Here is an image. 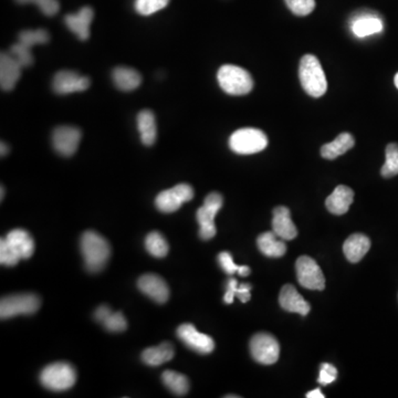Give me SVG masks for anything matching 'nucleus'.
I'll return each instance as SVG.
<instances>
[{
	"label": "nucleus",
	"mask_w": 398,
	"mask_h": 398,
	"mask_svg": "<svg viewBox=\"0 0 398 398\" xmlns=\"http://www.w3.org/2000/svg\"><path fill=\"white\" fill-rule=\"evenodd\" d=\"M81 251L85 267L90 272L103 270L111 256V247L107 239L94 232L82 235Z\"/></svg>",
	"instance_id": "f257e3e1"
},
{
	"label": "nucleus",
	"mask_w": 398,
	"mask_h": 398,
	"mask_svg": "<svg viewBox=\"0 0 398 398\" xmlns=\"http://www.w3.org/2000/svg\"><path fill=\"white\" fill-rule=\"evenodd\" d=\"M303 90L313 98H321L327 90V77L319 59L313 55H303L299 68Z\"/></svg>",
	"instance_id": "f03ea898"
},
{
	"label": "nucleus",
	"mask_w": 398,
	"mask_h": 398,
	"mask_svg": "<svg viewBox=\"0 0 398 398\" xmlns=\"http://www.w3.org/2000/svg\"><path fill=\"white\" fill-rule=\"evenodd\" d=\"M219 85L230 96H245L254 89V79L245 69L225 64L217 73Z\"/></svg>",
	"instance_id": "7ed1b4c3"
},
{
	"label": "nucleus",
	"mask_w": 398,
	"mask_h": 398,
	"mask_svg": "<svg viewBox=\"0 0 398 398\" xmlns=\"http://www.w3.org/2000/svg\"><path fill=\"white\" fill-rule=\"evenodd\" d=\"M40 382L44 388L53 392H63L71 388L77 382V372L68 363L58 362L44 368Z\"/></svg>",
	"instance_id": "20e7f679"
},
{
	"label": "nucleus",
	"mask_w": 398,
	"mask_h": 398,
	"mask_svg": "<svg viewBox=\"0 0 398 398\" xmlns=\"http://www.w3.org/2000/svg\"><path fill=\"white\" fill-rule=\"evenodd\" d=\"M230 146L232 152L240 155L259 153L267 148L268 137L258 128H240L230 137Z\"/></svg>",
	"instance_id": "39448f33"
},
{
	"label": "nucleus",
	"mask_w": 398,
	"mask_h": 398,
	"mask_svg": "<svg viewBox=\"0 0 398 398\" xmlns=\"http://www.w3.org/2000/svg\"><path fill=\"white\" fill-rule=\"evenodd\" d=\"M40 306V297L33 293L8 295L0 301V318L5 320L17 315H31L36 313Z\"/></svg>",
	"instance_id": "423d86ee"
},
{
	"label": "nucleus",
	"mask_w": 398,
	"mask_h": 398,
	"mask_svg": "<svg viewBox=\"0 0 398 398\" xmlns=\"http://www.w3.org/2000/svg\"><path fill=\"white\" fill-rule=\"evenodd\" d=\"M224 199L219 193H210L205 198L204 205L197 210V221H198L200 230L199 236L202 240H209L215 237L216 226L215 217L223 207Z\"/></svg>",
	"instance_id": "0eeeda50"
},
{
	"label": "nucleus",
	"mask_w": 398,
	"mask_h": 398,
	"mask_svg": "<svg viewBox=\"0 0 398 398\" xmlns=\"http://www.w3.org/2000/svg\"><path fill=\"white\" fill-rule=\"evenodd\" d=\"M250 352L254 361L263 365H272L278 361L280 345L275 336L258 333L250 341Z\"/></svg>",
	"instance_id": "6e6552de"
},
{
	"label": "nucleus",
	"mask_w": 398,
	"mask_h": 398,
	"mask_svg": "<svg viewBox=\"0 0 398 398\" xmlns=\"http://www.w3.org/2000/svg\"><path fill=\"white\" fill-rule=\"evenodd\" d=\"M295 270L299 284L309 290H325V278L321 268L308 256H302L297 260Z\"/></svg>",
	"instance_id": "1a4fd4ad"
},
{
	"label": "nucleus",
	"mask_w": 398,
	"mask_h": 398,
	"mask_svg": "<svg viewBox=\"0 0 398 398\" xmlns=\"http://www.w3.org/2000/svg\"><path fill=\"white\" fill-rule=\"evenodd\" d=\"M194 197V189L187 184H180L173 189L162 191L156 197V207L163 213H174L182 207V205L189 202Z\"/></svg>",
	"instance_id": "9d476101"
},
{
	"label": "nucleus",
	"mask_w": 398,
	"mask_h": 398,
	"mask_svg": "<svg viewBox=\"0 0 398 398\" xmlns=\"http://www.w3.org/2000/svg\"><path fill=\"white\" fill-rule=\"evenodd\" d=\"M178 336L189 349L199 354H209L215 349V342L207 334L199 332L191 323H185L178 329Z\"/></svg>",
	"instance_id": "9b49d317"
},
{
	"label": "nucleus",
	"mask_w": 398,
	"mask_h": 398,
	"mask_svg": "<svg viewBox=\"0 0 398 398\" xmlns=\"http://www.w3.org/2000/svg\"><path fill=\"white\" fill-rule=\"evenodd\" d=\"M82 133L74 126H62L52 133V145L58 153L62 156H72L77 152Z\"/></svg>",
	"instance_id": "f8f14e48"
},
{
	"label": "nucleus",
	"mask_w": 398,
	"mask_h": 398,
	"mask_svg": "<svg viewBox=\"0 0 398 398\" xmlns=\"http://www.w3.org/2000/svg\"><path fill=\"white\" fill-rule=\"evenodd\" d=\"M91 81L87 77L80 76L78 72L60 71L55 74L52 82L53 91L58 94H70V93L82 92L90 87Z\"/></svg>",
	"instance_id": "ddd939ff"
},
{
	"label": "nucleus",
	"mask_w": 398,
	"mask_h": 398,
	"mask_svg": "<svg viewBox=\"0 0 398 398\" xmlns=\"http://www.w3.org/2000/svg\"><path fill=\"white\" fill-rule=\"evenodd\" d=\"M137 286L145 295H148L152 300L159 304H163L168 300V286L161 277L152 275V273L144 275L139 279Z\"/></svg>",
	"instance_id": "4468645a"
},
{
	"label": "nucleus",
	"mask_w": 398,
	"mask_h": 398,
	"mask_svg": "<svg viewBox=\"0 0 398 398\" xmlns=\"http://www.w3.org/2000/svg\"><path fill=\"white\" fill-rule=\"evenodd\" d=\"M279 303H280L281 308L286 311L301 314L303 317L309 314L311 310V306L309 302L303 299L302 295L297 292V290L292 284H286L281 289L280 295H279Z\"/></svg>",
	"instance_id": "2eb2a0df"
},
{
	"label": "nucleus",
	"mask_w": 398,
	"mask_h": 398,
	"mask_svg": "<svg viewBox=\"0 0 398 398\" xmlns=\"http://www.w3.org/2000/svg\"><path fill=\"white\" fill-rule=\"evenodd\" d=\"M22 67L10 53H1L0 57V85L3 91L14 90L21 77Z\"/></svg>",
	"instance_id": "dca6fc26"
},
{
	"label": "nucleus",
	"mask_w": 398,
	"mask_h": 398,
	"mask_svg": "<svg viewBox=\"0 0 398 398\" xmlns=\"http://www.w3.org/2000/svg\"><path fill=\"white\" fill-rule=\"evenodd\" d=\"M94 11L90 7H83L78 14L68 15L64 18L67 27L80 39L85 41L90 37V26Z\"/></svg>",
	"instance_id": "f3484780"
},
{
	"label": "nucleus",
	"mask_w": 398,
	"mask_h": 398,
	"mask_svg": "<svg viewBox=\"0 0 398 398\" xmlns=\"http://www.w3.org/2000/svg\"><path fill=\"white\" fill-rule=\"evenodd\" d=\"M272 232L284 240H293L297 236V227L292 221L289 208L279 206L273 210Z\"/></svg>",
	"instance_id": "a211bd4d"
},
{
	"label": "nucleus",
	"mask_w": 398,
	"mask_h": 398,
	"mask_svg": "<svg viewBox=\"0 0 398 398\" xmlns=\"http://www.w3.org/2000/svg\"><path fill=\"white\" fill-rule=\"evenodd\" d=\"M354 200V191L347 186L340 185L325 200L327 210L333 215L341 216L349 211Z\"/></svg>",
	"instance_id": "6ab92c4d"
},
{
	"label": "nucleus",
	"mask_w": 398,
	"mask_h": 398,
	"mask_svg": "<svg viewBox=\"0 0 398 398\" xmlns=\"http://www.w3.org/2000/svg\"><path fill=\"white\" fill-rule=\"evenodd\" d=\"M5 239L14 249L20 259H29L35 251V241L29 232L24 230H15L6 236Z\"/></svg>",
	"instance_id": "aec40b11"
},
{
	"label": "nucleus",
	"mask_w": 398,
	"mask_h": 398,
	"mask_svg": "<svg viewBox=\"0 0 398 398\" xmlns=\"http://www.w3.org/2000/svg\"><path fill=\"white\" fill-rule=\"evenodd\" d=\"M371 248V240L363 234L349 236L343 245L344 254L349 262L356 263L364 258Z\"/></svg>",
	"instance_id": "412c9836"
},
{
	"label": "nucleus",
	"mask_w": 398,
	"mask_h": 398,
	"mask_svg": "<svg viewBox=\"0 0 398 398\" xmlns=\"http://www.w3.org/2000/svg\"><path fill=\"white\" fill-rule=\"evenodd\" d=\"M94 318L110 332H123L128 329V322L124 315L121 312H113L109 306H98Z\"/></svg>",
	"instance_id": "4be33fe9"
},
{
	"label": "nucleus",
	"mask_w": 398,
	"mask_h": 398,
	"mask_svg": "<svg viewBox=\"0 0 398 398\" xmlns=\"http://www.w3.org/2000/svg\"><path fill=\"white\" fill-rule=\"evenodd\" d=\"M137 128L141 134V141L145 146H152L156 142L157 128L155 115L150 110H143L137 115Z\"/></svg>",
	"instance_id": "5701e85b"
},
{
	"label": "nucleus",
	"mask_w": 398,
	"mask_h": 398,
	"mask_svg": "<svg viewBox=\"0 0 398 398\" xmlns=\"http://www.w3.org/2000/svg\"><path fill=\"white\" fill-rule=\"evenodd\" d=\"M257 245L262 254L271 258H279L286 252L284 240L279 238L273 232L261 234L257 239Z\"/></svg>",
	"instance_id": "b1692460"
},
{
	"label": "nucleus",
	"mask_w": 398,
	"mask_h": 398,
	"mask_svg": "<svg viewBox=\"0 0 398 398\" xmlns=\"http://www.w3.org/2000/svg\"><path fill=\"white\" fill-rule=\"evenodd\" d=\"M354 144L355 139L352 134L341 133L333 142L322 146V157L325 159H336L338 156L343 155L347 150L353 148Z\"/></svg>",
	"instance_id": "393cba45"
},
{
	"label": "nucleus",
	"mask_w": 398,
	"mask_h": 398,
	"mask_svg": "<svg viewBox=\"0 0 398 398\" xmlns=\"http://www.w3.org/2000/svg\"><path fill=\"white\" fill-rule=\"evenodd\" d=\"M113 81L118 89L122 91H133L142 83L141 74L134 69L119 67L114 69L112 74Z\"/></svg>",
	"instance_id": "a878e982"
},
{
	"label": "nucleus",
	"mask_w": 398,
	"mask_h": 398,
	"mask_svg": "<svg viewBox=\"0 0 398 398\" xmlns=\"http://www.w3.org/2000/svg\"><path fill=\"white\" fill-rule=\"evenodd\" d=\"M174 347L169 342H164L159 347H150L142 353V361L148 366H159L174 358Z\"/></svg>",
	"instance_id": "bb28decb"
},
{
	"label": "nucleus",
	"mask_w": 398,
	"mask_h": 398,
	"mask_svg": "<svg viewBox=\"0 0 398 398\" xmlns=\"http://www.w3.org/2000/svg\"><path fill=\"white\" fill-rule=\"evenodd\" d=\"M383 31L381 19L373 16L358 17L352 24V31L358 38L371 36Z\"/></svg>",
	"instance_id": "cd10ccee"
},
{
	"label": "nucleus",
	"mask_w": 398,
	"mask_h": 398,
	"mask_svg": "<svg viewBox=\"0 0 398 398\" xmlns=\"http://www.w3.org/2000/svg\"><path fill=\"white\" fill-rule=\"evenodd\" d=\"M162 379L164 385L175 395L184 396L189 393V381L183 374L174 371L164 372Z\"/></svg>",
	"instance_id": "c85d7f7f"
},
{
	"label": "nucleus",
	"mask_w": 398,
	"mask_h": 398,
	"mask_svg": "<svg viewBox=\"0 0 398 398\" xmlns=\"http://www.w3.org/2000/svg\"><path fill=\"white\" fill-rule=\"evenodd\" d=\"M145 248L156 258H164L168 254V243L159 232H150L145 239Z\"/></svg>",
	"instance_id": "c756f323"
},
{
	"label": "nucleus",
	"mask_w": 398,
	"mask_h": 398,
	"mask_svg": "<svg viewBox=\"0 0 398 398\" xmlns=\"http://www.w3.org/2000/svg\"><path fill=\"white\" fill-rule=\"evenodd\" d=\"M386 161L381 169L383 178H390L398 175V144L390 143L385 150Z\"/></svg>",
	"instance_id": "7c9ffc66"
},
{
	"label": "nucleus",
	"mask_w": 398,
	"mask_h": 398,
	"mask_svg": "<svg viewBox=\"0 0 398 398\" xmlns=\"http://www.w3.org/2000/svg\"><path fill=\"white\" fill-rule=\"evenodd\" d=\"M50 40L49 33L44 29H37V31H24L19 33L20 44L28 48L33 49L36 44H44Z\"/></svg>",
	"instance_id": "2f4dec72"
},
{
	"label": "nucleus",
	"mask_w": 398,
	"mask_h": 398,
	"mask_svg": "<svg viewBox=\"0 0 398 398\" xmlns=\"http://www.w3.org/2000/svg\"><path fill=\"white\" fill-rule=\"evenodd\" d=\"M169 0H135V9L139 15L150 16L168 5Z\"/></svg>",
	"instance_id": "473e14b6"
},
{
	"label": "nucleus",
	"mask_w": 398,
	"mask_h": 398,
	"mask_svg": "<svg viewBox=\"0 0 398 398\" xmlns=\"http://www.w3.org/2000/svg\"><path fill=\"white\" fill-rule=\"evenodd\" d=\"M9 53L16 59L17 62L19 63L22 68H27L33 64V55L31 48L24 46L20 42L11 46Z\"/></svg>",
	"instance_id": "72a5a7b5"
},
{
	"label": "nucleus",
	"mask_w": 398,
	"mask_h": 398,
	"mask_svg": "<svg viewBox=\"0 0 398 398\" xmlns=\"http://www.w3.org/2000/svg\"><path fill=\"white\" fill-rule=\"evenodd\" d=\"M288 8L297 16H308L315 9V0H284Z\"/></svg>",
	"instance_id": "f704fd0d"
},
{
	"label": "nucleus",
	"mask_w": 398,
	"mask_h": 398,
	"mask_svg": "<svg viewBox=\"0 0 398 398\" xmlns=\"http://www.w3.org/2000/svg\"><path fill=\"white\" fill-rule=\"evenodd\" d=\"M20 260L19 256L11 248L7 240L3 238L0 241V263L7 267H14Z\"/></svg>",
	"instance_id": "c9c22d12"
},
{
	"label": "nucleus",
	"mask_w": 398,
	"mask_h": 398,
	"mask_svg": "<svg viewBox=\"0 0 398 398\" xmlns=\"http://www.w3.org/2000/svg\"><path fill=\"white\" fill-rule=\"evenodd\" d=\"M16 1L22 5L35 3L42 11V14L48 17L55 16L60 9V3L58 0H16Z\"/></svg>",
	"instance_id": "e433bc0d"
},
{
	"label": "nucleus",
	"mask_w": 398,
	"mask_h": 398,
	"mask_svg": "<svg viewBox=\"0 0 398 398\" xmlns=\"http://www.w3.org/2000/svg\"><path fill=\"white\" fill-rule=\"evenodd\" d=\"M336 379H338V370L329 363H323L320 368L319 379H318L319 384L327 386L334 382Z\"/></svg>",
	"instance_id": "4c0bfd02"
},
{
	"label": "nucleus",
	"mask_w": 398,
	"mask_h": 398,
	"mask_svg": "<svg viewBox=\"0 0 398 398\" xmlns=\"http://www.w3.org/2000/svg\"><path fill=\"white\" fill-rule=\"evenodd\" d=\"M218 261L219 265L223 268V270L227 275H235L236 272L238 273V271H239L240 266L236 265L235 261L232 259V254L228 251H223V252L219 254Z\"/></svg>",
	"instance_id": "58836bf2"
},
{
	"label": "nucleus",
	"mask_w": 398,
	"mask_h": 398,
	"mask_svg": "<svg viewBox=\"0 0 398 398\" xmlns=\"http://www.w3.org/2000/svg\"><path fill=\"white\" fill-rule=\"evenodd\" d=\"M238 290V281L236 279L232 278L227 282V290L225 293L224 301L227 304L234 302L235 300L236 295H237Z\"/></svg>",
	"instance_id": "ea45409f"
},
{
	"label": "nucleus",
	"mask_w": 398,
	"mask_h": 398,
	"mask_svg": "<svg viewBox=\"0 0 398 398\" xmlns=\"http://www.w3.org/2000/svg\"><path fill=\"white\" fill-rule=\"evenodd\" d=\"M251 284H243L238 286L237 290V295H236V297H238L240 301L243 303H247L249 300H250L251 295Z\"/></svg>",
	"instance_id": "a19ab883"
},
{
	"label": "nucleus",
	"mask_w": 398,
	"mask_h": 398,
	"mask_svg": "<svg viewBox=\"0 0 398 398\" xmlns=\"http://www.w3.org/2000/svg\"><path fill=\"white\" fill-rule=\"evenodd\" d=\"M306 397L308 398H325V394L322 393L321 390L320 388H315V390H311V392H309L306 393Z\"/></svg>",
	"instance_id": "79ce46f5"
},
{
	"label": "nucleus",
	"mask_w": 398,
	"mask_h": 398,
	"mask_svg": "<svg viewBox=\"0 0 398 398\" xmlns=\"http://www.w3.org/2000/svg\"><path fill=\"white\" fill-rule=\"evenodd\" d=\"M238 275L241 277H248L249 275H250V268H249L248 266H240Z\"/></svg>",
	"instance_id": "37998d69"
},
{
	"label": "nucleus",
	"mask_w": 398,
	"mask_h": 398,
	"mask_svg": "<svg viewBox=\"0 0 398 398\" xmlns=\"http://www.w3.org/2000/svg\"><path fill=\"white\" fill-rule=\"evenodd\" d=\"M8 152L9 148L8 146H7V144H5V143H1V156L7 155Z\"/></svg>",
	"instance_id": "c03bdc74"
},
{
	"label": "nucleus",
	"mask_w": 398,
	"mask_h": 398,
	"mask_svg": "<svg viewBox=\"0 0 398 398\" xmlns=\"http://www.w3.org/2000/svg\"><path fill=\"white\" fill-rule=\"evenodd\" d=\"M394 83H395V87L398 89V72L396 73L395 78H394Z\"/></svg>",
	"instance_id": "a18cd8bd"
},
{
	"label": "nucleus",
	"mask_w": 398,
	"mask_h": 398,
	"mask_svg": "<svg viewBox=\"0 0 398 398\" xmlns=\"http://www.w3.org/2000/svg\"><path fill=\"white\" fill-rule=\"evenodd\" d=\"M1 199H3V187H1Z\"/></svg>",
	"instance_id": "49530a36"
}]
</instances>
